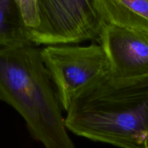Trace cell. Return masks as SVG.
<instances>
[{"mask_svg":"<svg viewBox=\"0 0 148 148\" xmlns=\"http://www.w3.org/2000/svg\"><path fill=\"white\" fill-rule=\"evenodd\" d=\"M32 46L99 41L106 24L95 0H16Z\"/></svg>","mask_w":148,"mask_h":148,"instance_id":"3957f363","label":"cell"},{"mask_svg":"<svg viewBox=\"0 0 148 148\" xmlns=\"http://www.w3.org/2000/svg\"><path fill=\"white\" fill-rule=\"evenodd\" d=\"M40 54L62 110L109 78V65L100 44L46 46Z\"/></svg>","mask_w":148,"mask_h":148,"instance_id":"277c9868","label":"cell"},{"mask_svg":"<svg viewBox=\"0 0 148 148\" xmlns=\"http://www.w3.org/2000/svg\"><path fill=\"white\" fill-rule=\"evenodd\" d=\"M32 46L16 0H0V49Z\"/></svg>","mask_w":148,"mask_h":148,"instance_id":"52a82bcc","label":"cell"},{"mask_svg":"<svg viewBox=\"0 0 148 148\" xmlns=\"http://www.w3.org/2000/svg\"><path fill=\"white\" fill-rule=\"evenodd\" d=\"M68 131L120 148H148V75L108 78L74 101L64 118Z\"/></svg>","mask_w":148,"mask_h":148,"instance_id":"6da1fadb","label":"cell"},{"mask_svg":"<svg viewBox=\"0 0 148 148\" xmlns=\"http://www.w3.org/2000/svg\"><path fill=\"white\" fill-rule=\"evenodd\" d=\"M98 43L106 55L109 79L129 80L148 75L147 34L106 23Z\"/></svg>","mask_w":148,"mask_h":148,"instance_id":"5b68a950","label":"cell"},{"mask_svg":"<svg viewBox=\"0 0 148 148\" xmlns=\"http://www.w3.org/2000/svg\"><path fill=\"white\" fill-rule=\"evenodd\" d=\"M0 101L18 112L44 148H75L38 48L0 49Z\"/></svg>","mask_w":148,"mask_h":148,"instance_id":"7a4b0ae2","label":"cell"},{"mask_svg":"<svg viewBox=\"0 0 148 148\" xmlns=\"http://www.w3.org/2000/svg\"><path fill=\"white\" fill-rule=\"evenodd\" d=\"M95 4L105 23L148 35V0H95Z\"/></svg>","mask_w":148,"mask_h":148,"instance_id":"8992f818","label":"cell"}]
</instances>
